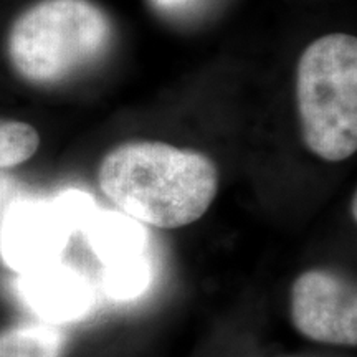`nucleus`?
<instances>
[{
  "instance_id": "obj_6",
  "label": "nucleus",
  "mask_w": 357,
  "mask_h": 357,
  "mask_svg": "<svg viewBox=\"0 0 357 357\" xmlns=\"http://www.w3.org/2000/svg\"><path fill=\"white\" fill-rule=\"evenodd\" d=\"M22 293L40 316L50 321L78 319L91 306L86 281L66 266L48 265L29 271Z\"/></svg>"
},
{
  "instance_id": "obj_1",
  "label": "nucleus",
  "mask_w": 357,
  "mask_h": 357,
  "mask_svg": "<svg viewBox=\"0 0 357 357\" xmlns=\"http://www.w3.org/2000/svg\"><path fill=\"white\" fill-rule=\"evenodd\" d=\"M98 184L132 220L158 229H181L208 211L218 190V171L208 155L197 151L134 141L105 155Z\"/></svg>"
},
{
  "instance_id": "obj_8",
  "label": "nucleus",
  "mask_w": 357,
  "mask_h": 357,
  "mask_svg": "<svg viewBox=\"0 0 357 357\" xmlns=\"http://www.w3.org/2000/svg\"><path fill=\"white\" fill-rule=\"evenodd\" d=\"M65 336L47 323H20L0 331V357H61Z\"/></svg>"
},
{
  "instance_id": "obj_7",
  "label": "nucleus",
  "mask_w": 357,
  "mask_h": 357,
  "mask_svg": "<svg viewBox=\"0 0 357 357\" xmlns=\"http://www.w3.org/2000/svg\"><path fill=\"white\" fill-rule=\"evenodd\" d=\"M89 243L106 263L126 260L142 253L146 231L139 222L124 213H102L89 225Z\"/></svg>"
},
{
  "instance_id": "obj_9",
  "label": "nucleus",
  "mask_w": 357,
  "mask_h": 357,
  "mask_svg": "<svg viewBox=\"0 0 357 357\" xmlns=\"http://www.w3.org/2000/svg\"><path fill=\"white\" fill-rule=\"evenodd\" d=\"M151 281V266L142 255L108 263L105 270V288L109 296L129 300L146 289Z\"/></svg>"
},
{
  "instance_id": "obj_3",
  "label": "nucleus",
  "mask_w": 357,
  "mask_h": 357,
  "mask_svg": "<svg viewBox=\"0 0 357 357\" xmlns=\"http://www.w3.org/2000/svg\"><path fill=\"white\" fill-rule=\"evenodd\" d=\"M301 136L318 158L339 162L357 149V40L329 33L303 52L296 70Z\"/></svg>"
},
{
  "instance_id": "obj_2",
  "label": "nucleus",
  "mask_w": 357,
  "mask_h": 357,
  "mask_svg": "<svg viewBox=\"0 0 357 357\" xmlns=\"http://www.w3.org/2000/svg\"><path fill=\"white\" fill-rule=\"evenodd\" d=\"M111 40V20L89 0H40L13 22L7 52L26 82L56 84L100 60Z\"/></svg>"
},
{
  "instance_id": "obj_4",
  "label": "nucleus",
  "mask_w": 357,
  "mask_h": 357,
  "mask_svg": "<svg viewBox=\"0 0 357 357\" xmlns=\"http://www.w3.org/2000/svg\"><path fill=\"white\" fill-rule=\"evenodd\" d=\"M291 319L303 336L334 346H356L354 284L328 270H310L294 280Z\"/></svg>"
},
{
  "instance_id": "obj_5",
  "label": "nucleus",
  "mask_w": 357,
  "mask_h": 357,
  "mask_svg": "<svg viewBox=\"0 0 357 357\" xmlns=\"http://www.w3.org/2000/svg\"><path fill=\"white\" fill-rule=\"evenodd\" d=\"M68 225L60 208L19 205L2 227V255L24 273L52 265L65 247Z\"/></svg>"
},
{
  "instance_id": "obj_10",
  "label": "nucleus",
  "mask_w": 357,
  "mask_h": 357,
  "mask_svg": "<svg viewBox=\"0 0 357 357\" xmlns=\"http://www.w3.org/2000/svg\"><path fill=\"white\" fill-rule=\"evenodd\" d=\"M37 129L22 121L0 119V169L17 167L38 151Z\"/></svg>"
},
{
  "instance_id": "obj_11",
  "label": "nucleus",
  "mask_w": 357,
  "mask_h": 357,
  "mask_svg": "<svg viewBox=\"0 0 357 357\" xmlns=\"http://www.w3.org/2000/svg\"><path fill=\"white\" fill-rule=\"evenodd\" d=\"M197 2L199 0H151V3H153L158 10L167 13L185 12Z\"/></svg>"
},
{
  "instance_id": "obj_12",
  "label": "nucleus",
  "mask_w": 357,
  "mask_h": 357,
  "mask_svg": "<svg viewBox=\"0 0 357 357\" xmlns=\"http://www.w3.org/2000/svg\"><path fill=\"white\" fill-rule=\"evenodd\" d=\"M356 202H357V199H356V195H354V197H352V218H354V220H356V217H357V212H356Z\"/></svg>"
}]
</instances>
